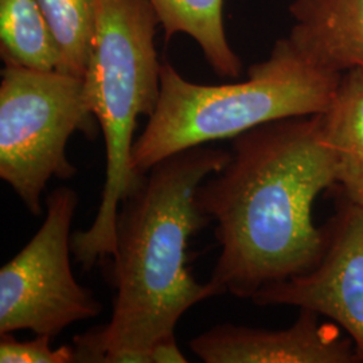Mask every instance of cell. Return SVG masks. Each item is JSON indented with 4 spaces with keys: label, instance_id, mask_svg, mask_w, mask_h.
I'll list each match as a JSON object with an SVG mask.
<instances>
[{
    "label": "cell",
    "instance_id": "4",
    "mask_svg": "<svg viewBox=\"0 0 363 363\" xmlns=\"http://www.w3.org/2000/svg\"><path fill=\"white\" fill-rule=\"evenodd\" d=\"M157 25L148 0H94L84 84L104 135L106 169L94 220L86 230L72 235L73 256L85 271L115 253L120 205L145 178L133 169L132 151L138 118L154 113L160 94Z\"/></svg>",
    "mask_w": 363,
    "mask_h": 363
},
{
    "label": "cell",
    "instance_id": "15",
    "mask_svg": "<svg viewBox=\"0 0 363 363\" xmlns=\"http://www.w3.org/2000/svg\"><path fill=\"white\" fill-rule=\"evenodd\" d=\"M151 362L152 363H186L187 358L182 352L177 337H163L151 349Z\"/></svg>",
    "mask_w": 363,
    "mask_h": 363
},
{
    "label": "cell",
    "instance_id": "10",
    "mask_svg": "<svg viewBox=\"0 0 363 363\" xmlns=\"http://www.w3.org/2000/svg\"><path fill=\"white\" fill-rule=\"evenodd\" d=\"M320 120L335 157L337 183L347 201L363 208V69L342 73Z\"/></svg>",
    "mask_w": 363,
    "mask_h": 363
},
{
    "label": "cell",
    "instance_id": "14",
    "mask_svg": "<svg viewBox=\"0 0 363 363\" xmlns=\"http://www.w3.org/2000/svg\"><path fill=\"white\" fill-rule=\"evenodd\" d=\"M52 337L37 335L30 340H18L11 333L0 334L1 363H73L76 352L72 346L52 349Z\"/></svg>",
    "mask_w": 363,
    "mask_h": 363
},
{
    "label": "cell",
    "instance_id": "12",
    "mask_svg": "<svg viewBox=\"0 0 363 363\" xmlns=\"http://www.w3.org/2000/svg\"><path fill=\"white\" fill-rule=\"evenodd\" d=\"M0 52L4 64L58 70L61 54L38 0H0Z\"/></svg>",
    "mask_w": 363,
    "mask_h": 363
},
{
    "label": "cell",
    "instance_id": "2",
    "mask_svg": "<svg viewBox=\"0 0 363 363\" xmlns=\"http://www.w3.org/2000/svg\"><path fill=\"white\" fill-rule=\"evenodd\" d=\"M230 152L199 145L157 162L124 199L116 220L111 320L73 339L76 362L152 363L151 349L175 335L184 312L220 296L189 268V245L211 222L196 202L199 184Z\"/></svg>",
    "mask_w": 363,
    "mask_h": 363
},
{
    "label": "cell",
    "instance_id": "1",
    "mask_svg": "<svg viewBox=\"0 0 363 363\" xmlns=\"http://www.w3.org/2000/svg\"><path fill=\"white\" fill-rule=\"evenodd\" d=\"M337 184L320 113L264 124L233 139L223 169L195 193L216 223L220 256L210 283L218 295L252 298L264 286L308 272L325 244L313 223L316 198Z\"/></svg>",
    "mask_w": 363,
    "mask_h": 363
},
{
    "label": "cell",
    "instance_id": "7",
    "mask_svg": "<svg viewBox=\"0 0 363 363\" xmlns=\"http://www.w3.org/2000/svg\"><path fill=\"white\" fill-rule=\"evenodd\" d=\"M325 244L308 272L261 288L256 306H291L331 319L350 337L363 362V208L345 198L325 226Z\"/></svg>",
    "mask_w": 363,
    "mask_h": 363
},
{
    "label": "cell",
    "instance_id": "9",
    "mask_svg": "<svg viewBox=\"0 0 363 363\" xmlns=\"http://www.w3.org/2000/svg\"><path fill=\"white\" fill-rule=\"evenodd\" d=\"M291 39L335 73L363 69V0H294Z\"/></svg>",
    "mask_w": 363,
    "mask_h": 363
},
{
    "label": "cell",
    "instance_id": "6",
    "mask_svg": "<svg viewBox=\"0 0 363 363\" xmlns=\"http://www.w3.org/2000/svg\"><path fill=\"white\" fill-rule=\"evenodd\" d=\"M45 203L46 218L38 232L0 269V334L28 330L55 337L103 310L72 271L77 193L61 186L46 196Z\"/></svg>",
    "mask_w": 363,
    "mask_h": 363
},
{
    "label": "cell",
    "instance_id": "5",
    "mask_svg": "<svg viewBox=\"0 0 363 363\" xmlns=\"http://www.w3.org/2000/svg\"><path fill=\"white\" fill-rule=\"evenodd\" d=\"M94 121L84 78L4 64L0 178L33 216H42V193L52 178L74 177L66 147L77 130L91 138Z\"/></svg>",
    "mask_w": 363,
    "mask_h": 363
},
{
    "label": "cell",
    "instance_id": "8",
    "mask_svg": "<svg viewBox=\"0 0 363 363\" xmlns=\"http://www.w3.org/2000/svg\"><path fill=\"white\" fill-rule=\"evenodd\" d=\"M190 349L206 363L359 362L350 337L303 308L288 328L218 325L195 337Z\"/></svg>",
    "mask_w": 363,
    "mask_h": 363
},
{
    "label": "cell",
    "instance_id": "11",
    "mask_svg": "<svg viewBox=\"0 0 363 363\" xmlns=\"http://www.w3.org/2000/svg\"><path fill=\"white\" fill-rule=\"evenodd\" d=\"M166 40L186 34L201 48L210 67L220 77L237 78L242 64L223 26V0H148Z\"/></svg>",
    "mask_w": 363,
    "mask_h": 363
},
{
    "label": "cell",
    "instance_id": "3",
    "mask_svg": "<svg viewBox=\"0 0 363 363\" xmlns=\"http://www.w3.org/2000/svg\"><path fill=\"white\" fill-rule=\"evenodd\" d=\"M340 76L289 38L279 39L269 57L250 66L247 79L235 84H195L163 62L155 111L133 144V169L147 174L184 150L234 139L277 120L323 113Z\"/></svg>",
    "mask_w": 363,
    "mask_h": 363
},
{
    "label": "cell",
    "instance_id": "13",
    "mask_svg": "<svg viewBox=\"0 0 363 363\" xmlns=\"http://www.w3.org/2000/svg\"><path fill=\"white\" fill-rule=\"evenodd\" d=\"M38 1L61 54L57 72L84 78L94 28V0Z\"/></svg>",
    "mask_w": 363,
    "mask_h": 363
}]
</instances>
